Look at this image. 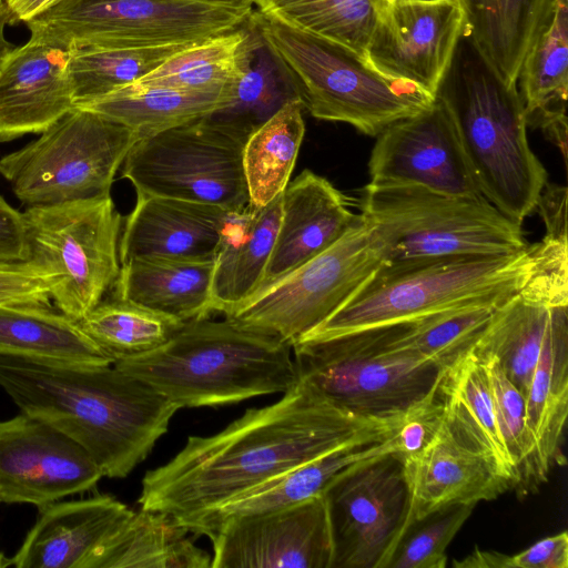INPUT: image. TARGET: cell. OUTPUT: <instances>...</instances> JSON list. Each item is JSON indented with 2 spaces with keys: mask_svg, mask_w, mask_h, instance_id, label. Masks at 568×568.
I'll use <instances>...</instances> for the list:
<instances>
[{
  "mask_svg": "<svg viewBox=\"0 0 568 568\" xmlns=\"http://www.w3.org/2000/svg\"><path fill=\"white\" fill-rule=\"evenodd\" d=\"M109 495L54 501L40 514L11 557L17 568H85L94 550L131 514Z\"/></svg>",
  "mask_w": 568,
  "mask_h": 568,
  "instance_id": "23",
  "label": "cell"
},
{
  "mask_svg": "<svg viewBox=\"0 0 568 568\" xmlns=\"http://www.w3.org/2000/svg\"><path fill=\"white\" fill-rule=\"evenodd\" d=\"M463 38L495 75L517 85L523 62L552 17L555 0H459Z\"/></svg>",
  "mask_w": 568,
  "mask_h": 568,
  "instance_id": "25",
  "label": "cell"
},
{
  "mask_svg": "<svg viewBox=\"0 0 568 568\" xmlns=\"http://www.w3.org/2000/svg\"><path fill=\"white\" fill-rule=\"evenodd\" d=\"M359 219L327 179L302 171L283 192L281 222L260 288L329 247Z\"/></svg>",
  "mask_w": 568,
  "mask_h": 568,
  "instance_id": "22",
  "label": "cell"
},
{
  "mask_svg": "<svg viewBox=\"0 0 568 568\" xmlns=\"http://www.w3.org/2000/svg\"><path fill=\"white\" fill-rule=\"evenodd\" d=\"M486 363L498 432L514 475L513 489L527 495L547 480L537 440L529 428L525 396L508 379L495 358Z\"/></svg>",
  "mask_w": 568,
  "mask_h": 568,
  "instance_id": "41",
  "label": "cell"
},
{
  "mask_svg": "<svg viewBox=\"0 0 568 568\" xmlns=\"http://www.w3.org/2000/svg\"><path fill=\"white\" fill-rule=\"evenodd\" d=\"M400 458L409 494L408 530L446 508L493 500L511 488L510 481L465 445L445 419L422 450Z\"/></svg>",
  "mask_w": 568,
  "mask_h": 568,
  "instance_id": "20",
  "label": "cell"
},
{
  "mask_svg": "<svg viewBox=\"0 0 568 568\" xmlns=\"http://www.w3.org/2000/svg\"><path fill=\"white\" fill-rule=\"evenodd\" d=\"M387 253L383 234L361 213L338 241L257 290L225 318L292 347L349 301L386 263Z\"/></svg>",
  "mask_w": 568,
  "mask_h": 568,
  "instance_id": "9",
  "label": "cell"
},
{
  "mask_svg": "<svg viewBox=\"0 0 568 568\" xmlns=\"http://www.w3.org/2000/svg\"><path fill=\"white\" fill-rule=\"evenodd\" d=\"M213 568H333L335 546L324 494L275 511L231 517L205 534Z\"/></svg>",
  "mask_w": 568,
  "mask_h": 568,
  "instance_id": "15",
  "label": "cell"
},
{
  "mask_svg": "<svg viewBox=\"0 0 568 568\" xmlns=\"http://www.w3.org/2000/svg\"><path fill=\"white\" fill-rule=\"evenodd\" d=\"M457 568H509V556L490 550H475L462 561H454Z\"/></svg>",
  "mask_w": 568,
  "mask_h": 568,
  "instance_id": "49",
  "label": "cell"
},
{
  "mask_svg": "<svg viewBox=\"0 0 568 568\" xmlns=\"http://www.w3.org/2000/svg\"><path fill=\"white\" fill-rule=\"evenodd\" d=\"M71 50L30 37L0 61V143L42 133L75 106Z\"/></svg>",
  "mask_w": 568,
  "mask_h": 568,
  "instance_id": "19",
  "label": "cell"
},
{
  "mask_svg": "<svg viewBox=\"0 0 568 568\" xmlns=\"http://www.w3.org/2000/svg\"><path fill=\"white\" fill-rule=\"evenodd\" d=\"M243 39L242 24L226 33L193 43L136 82L182 91L222 92L235 74Z\"/></svg>",
  "mask_w": 568,
  "mask_h": 568,
  "instance_id": "40",
  "label": "cell"
},
{
  "mask_svg": "<svg viewBox=\"0 0 568 568\" xmlns=\"http://www.w3.org/2000/svg\"><path fill=\"white\" fill-rule=\"evenodd\" d=\"M51 276L27 261L0 265V304L52 305Z\"/></svg>",
  "mask_w": 568,
  "mask_h": 568,
  "instance_id": "44",
  "label": "cell"
},
{
  "mask_svg": "<svg viewBox=\"0 0 568 568\" xmlns=\"http://www.w3.org/2000/svg\"><path fill=\"white\" fill-rule=\"evenodd\" d=\"M102 477L89 453L49 423L22 412L0 420V503L40 508Z\"/></svg>",
  "mask_w": 568,
  "mask_h": 568,
  "instance_id": "16",
  "label": "cell"
},
{
  "mask_svg": "<svg viewBox=\"0 0 568 568\" xmlns=\"http://www.w3.org/2000/svg\"><path fill=\"white\" fill-rule=\"evenodd\" d=\"M568 534L544 538L517 555L509 556V568H567Z\"/></svg>",
  "mask_w": 568,
  "mask_h": 568,
  "instance_id": "46",
  "label": "cell"
},
{
  "mask_svg": "<svg viewBox=\"0 0 568 568\" xmlns=\"http://www.w3.org/2000/svg\"><path fill=\"white\" fill-rule=\"evenodd\" d=\"M361 213L383 234L395 267L460 255L526 250L521 224L483 196L449 195L420 185L368 183Z\"/></svg>",
  "mask_w": 568,
  "mask_h": 568,
  "instance_id": "7",
  "label": "cell"
},
{
  "mask_svg": "<svg viewBox=\"0 0 568 568\" xmlns=\"http://www.w3.org/2000/svg\"><path fill=\"white\" fill-rule=\"evenodd\" d=\"M214 261L132 260L113 296L181 323L210 317Z\"/></svg>",
  "mask_w": 568,
  "mask_h": 568,
  "instance_id": "29",
  "label": "cell"
},
{
  "mask_svg": "<svg viewBox=\"0 0 568 568\" xmlns=\"http://www.w3.org/2000/svg\"><path fill=\"white\" fill-rule=\"evenodd\" d=\"M195 2H203L210 4H222V6H253L252 0H189Z\"/></svg>",
  "mask_w": 568,
  "mask_h": 568,
  "instance_id": "51",
  "label": "cell"
},
{
  "mask_svg": "<svg viewBox=\"0 0 568 568\" xmlns=\"http://www.w3.org/2000/svg\"><path fill=\"white\" fill-rule=\"evenodd\" d=\"M323 494L334 536L333 568H388L409 531V494L398 454L344 470Z\"/></svg>",
  "mask_w": 568,
  "mask_h": 568,
  "instance_id": "14",
  "label": "cell"
},
{
  "mask_svg": "<svg viewBox=\"0 0 568 568\" xmlns=\"http://www.w3.org/2000/svg\"><path fill=\"white\" fill-rule=\"evenodd\" d=\"M253 6L189 0H62L26 24L69 49L192 44L242 26Z\"/></svg>",
  "mask_w": 568,
  "mask_h": 568,
  "instance_id": "12",
  "label": "cell"
},
{
  "mask_svg": "<svg viewBox=\"0 0 568 568\" xmlns=\"http://www.w3.org/2000/svg\"><path fill=\"white\" fill-rule=\"evenodd\" d=\"M62 0H3L8 24L27 22Z\"/></svg>",
  "mask_w": 568,
  "mask_h": 568,
  "instance_id": "48",
  "label": "cell"
},
{
  "mask_svg": "<svg viewBox=\"0 0 568 568\" xmlns=\"http://www.w3.org/2000/svg\"><path fill=\"white\" fill-rule=\"evenodd\" d=\"M8 24V16L3 0H0V61L13 47L4 38V27Z\"/></svg>",
  "mask_w": 568,
  "mask_h": 568,
  "instance_id": "50",
  "label": "cell"
},
{
  "mask_svg": "<svg viewBox=\"0 0 568 568\" xmlns=\"http://www.w3.org/2000/svg\"><path fill=\"white\" fill-rule=\"evenodd\" d=\"M12 566L11 558H8L3 552L0 551V568Z\"/></svg>",
  "mask_w": 568,
  "mask_h": 568,
  "instance_id": "52",
  "label": "cell"
},
{
  "mask_svg": "<svg viewBox=\"0 0 568 568\" xmlns=\"http://www.w3.org/2000/svg\"><path fill=\"white\" fill-rule=\"evenodd\" d=\"M496 307L484 304L458 306L396 323L392 344L446 368L473 348Z\"/></svg>",
  "mask_w": 568,
  "mask_h": 568,
  "instance_id": "39",
  "label": "cell"
},
{
  "mask_svg": "<svg viewBox=\"0 0 568 568\" xmlns=\"http://www.w3.org/2000/svg\"><path fill=\"white\" fill-rule=\"evenodd\" d=\"M438 390L449 428L487 458L513 488L514 475L497 427L486 363L470 348L444 368Z\"/></svg>",
  "mask_w": 568,
  "mask_h": 568,
  "instance_id": "31",
  "label": "cell"
},
{
  "mask_svg": "<svg viewBox=\"0 0 568 568\" xmlns=\"http://www.w3.org/2000/svg\"><path fill=\"white\" fill-rule=\"evenodd\" d=\"M300 100L285 104L251 133L243 151L250 205L268 204L284 192L305 134Z\"/></svg>",
  "mask_w": 568,
  "mask_h": 568,
  "instance_id": "35",
  "label": "cell"
},
{
  "mask_svg": "<svg viewBox=\"0 0 568 568\" xmlns=\"http://www.w3.org/2000/svg\"><path fill=\"white\" fill-rule=\"evenodd\" d=\"M233 213L205 203L136 194L120 237V263L214 261Z\"/></svg>",
  "mask_w": 568,
  "mask_h": 568,
  "instance_id": "21",
  "label": "cell"
},
{
  "mask_svg": "<svg viewBox=\"0 0 568 568\" xmlns=\"http://www.w3.org/2000/svg\"><path fill=\"white\" fill-rule=\"evenodd\" d=\"M78 323L113 363L160 347L183 324L114 296L102 300Z\"/></svg>",
  "mask_w": 568,
  "mask_h": 568,
  "instance_id": "38",
  "label": "cell"
},
{
  "mask_svg": "<svg viewBox=\"0 0 568 568\" xmlns=\"http://www.w3.org/2000/svg\"><path fill=\"white\" fill-rule=\"evenodd\" d=\"M568 0H555L551 20L526 55L517 83L527 126L541 129L566 160Z\"/></svg>",
  "mask_w": 568,
  "mask_h": 568,
  "instance_id": "27",
  "label": "cell"
},
{
  "mask_svg": "<svg viewBox=\"0 0 568 568\" xmlns=\"http://www.w3.org/2000/svg\"><path fill=\"white\" fill-rule=\"evenodd\" d=\"M40 134L0 159V174L26 207L110 194L139 141L129 128L80 106Z\"/></svg>",
  "mask_w": 568,
  "mask_h": 568,
  "instance_id": "10",
  "label": "cell"
},
{
  "mask_svg": "<svg viewBox=\"0 0 568 568\" xmlns=\"http://www.w3.org/2000/svg\"><path fill=\"white\" fill-rule=\"evenodd\" d=\"M29 261L22 212L0 195V265Z\"/></svg>",
  "mask_w": 568,
  "mask_h": 568,
  "instance_id": "45",
  "label": "cell"
},
{
  "mask_svg": "<svg viewBox=\"0 0 568 568\" xmlns=\"http://www.w3.org/2000/svg\"><path fill=\"white\" fill-rule=\"evenodd\" d=\"M463 32L459 0H392L369 39L365 61L381 74L435 98Z\"/></svg>",
  "mask_w": 568,
  "mask_h": 568,
  "instance_id": "17",
  "label": "cell"
},
{
  "mask_svg": "<svg viewBox=\"0 0 568 568\" xmlns=\"http://www.w3.org/2000/svg\"><path fill=\"white\" fill-rule=\"evenodd\" d=\"M568 297L552 305L540 356L525 397L529 428L545 467L561 462L568 413Z\"/></svg>",
  "mask_w": 568,
  "mask_h": 568,
  "instance_id": "33",
  "label": "cell"
},
{
  "mask_svg": "<svg viewBox=\"0 0 568 568\" xmlns=\"http://www.w3.org/2000/svg\"><path fill=\"white\" fill-rule=\"evenodd\" d=\"M29 261L52 278L54 307L80 321L113 288L121 270L122 217L111 194L22 212Z\"/></svg>",
  "mask_w": 568,
  "mask_h": 568,
  "instance_id": "11",
  "label": "cell"
},
{
  "mask_svg": "<svg viewBox=\"0 0 568 568\" xmlns=\"http://www.w3.org/2000/svg\"><path fill=\"white\" fill-rule=\"evenodd\" d=\"M394 434L382 442L342 447L292 467L183 526L190 532L205 535L227 518L275 511L308 500L323 494L344 470L388 454H399Z\"/></svg>",
  "mask_w": 568,
  "mask_h": 568,
  "instance_id": "24",
  "label": "cell"
},
{
  "mask_svg": "<svg viewBox=\"0 0 568 568\" xmlns=\"http://www.w3.org/2000/svg\"><path fill=\"white\" fill-rule=\"evenodd\" d=\"M229 88L222 92H193L134 82L77 106L129 128L141 140L224 106L230 99Z\"/></svg>",
  "mask_w": 568,
  "mask_h": 568,
  "instance_id": "34",
  "label": "cell"
},
{
  "mask_svg": "<svg viewBox=\"0 0 568 568\" xmlns=\"http://www.w3.org/2000/svg\"><path fill=\"white\" fill-rule=\"evenodd\" d=\"M397 324L292 346L298 381L356 415L400 420L444 368L392 344Z\"/></svg>",
  "mask_w": 568,
  "mask_h": 568,
  "instance_id": "8",
  "label": "cell"
},
{
  "mask_svg": "<svg viewBox=\"0 0 568 568\" xmlns=\"http://www.w3.org/2000/svg\"><path fill=\"white\" fill-rule=\"evenodd\" d=\"M539 252L540 242L514 254L460 255L382 266L349 301L300 342L407 322L452 307L499 306L528 281Z\"/></svg>",
  "mask_w": 568,
  "mask_h": 568,
  "instance_id": "5",
  "label": "cell"
},
{
  "mask_svg": "<svg viewBox=\"0 0 568 568\" xmlns=\"http://www.w3.org/2000/svg\"><path fill=\"white\" fill-rule=\"evenodd\" d=\"M251 19L287 70L303 108L316 119L377 136L435 100L412 83L381 74L346 47L273 13L253 9Z\"/></svg>",
  "mask_w": 568,
  "mask_h": 568,
  "instance_id": "6",
  "label": "cell"
},
{
  "mask_svg": "<svg viewBox=\"0 0 568 568\" xmlns=\"http://www.w3.org/2000/svg\"><path fill=\"white\" fill-rule=\"evenodd\" d=\"M291 346L275 335L209 317L183 323L148 353L114 362L182 407L286 393L298 382Z\"/></svg>",
  "mask_w": 568,
  "mask_h": 568,
  "instance_id": "3",
  "label": "cell"
},
{
  "mask_svg": "<svg viewBox=\"0 0 568 568\" xmlns=\"http://www.w3.org/2000/svg\"><path fill=\"white\" fill-rule=\"evenodd\" d=\"M190 530L165 513L132 510L94 550L85 568H207L211 559Z\"/></svg>",
  "mask_w": 568,
  "mask_h": 568,
  "instance_id": "30",
  "label": "cell"
},
{
  "mask_svg": "<svg viewBox=\"0 0 568 568\" xmlns=\"http://www.w3.org/2000/svg\"><path fill=\"white\" fill-rule=\"evenodd\" d=\"M400 420L356 415L298 381L268 406L250 408L223 430L190 436L142 480V509L182 525L292 467L353 445L382 442Z\"/></svg>",
  "mask_w": 568,
  "mask_h": 568,
  "instance_id": "1",
  "label": "cell"
},
{
  "mask_svg": "<svg viewBox=\"0 0 568 568\" xmlns=\"http://www.w3.org/2000/svg\"><path fill=\"white\" fill-rule=\"evenodd\" d=\"M368 173L372 184H410L449 195L481 196L453 119L436 97L429 108L377 135Z\"/></svg>",
  "mask_w": 568,
  "mask_h": 568,
  "instance_id": "18",
  "label": "cell"
},
{
  "mask_svg": "<svg viewBox=\"0 0 568 568\" xmlns=\"http://www.w3.org/2000/svg\"><path fill=\"white\" fill-rule=\"evenodd\" d=\"M476 505H458L439 511L437 518L399 544L388 568H444L446 549Z\"/></svg>",
  "mask_w": 568,
  "mask_h": 568,
  "instance_id": "42",
  "label": "cell"
},
{
  "mask_svg": "<svg viewBox=\"0 0 568 568\" xmlns=\"http://www.w3.org/2000/svg\"><path fill=\"white\" fill-rule=\"evenodd\" d=\"M388 1H392V0H388ZM398 1L435 2V1H443V0H398Z\"/></svg>",
  "mask_w": 568,
  "mask_h": 568,
  "instance_id": "53",
  "label": "cell"
},
{
  "mask_svg": "<svg viewBox=\"0 0 568 568\" xmlns=\"http://www.w3.org/2000/svg\"><path fill=\"white\" fill-rule=\"evenodd\" d=\"M247 135L204 115L139 140L122 174L136 194L242 212L250 206L243 168Z\"/></svg>",
  "mask_w": 568,
  "mask_h": 568,
  "instance_id": "13",
  "label": "cell"
},
{
  "mask_svg": "<svg viewBox=\"0 0 568 568\" xmlns=\"http://www.w3.org/2000/svg\"><path fill=\"white\" fill-rule=\"evenodd\" d=\"M439 383L404 414L395 430L400 457L422 450L440 427L444 420V406L438 390Z\"/></svg>",
  "mask_w": 568,
  "mask_h": 568,
  "instance_id": "43",
  "label": "cell"
},
{
  "mask_svg": "<svg viewBox=\"0 0 568 568\" xmlns=\"http://www.w3.org/2000/svg\"><path fill=\"white\" fill-rule=\"evenodd\" d=\"M0 355L85 365L113 364L78 321L52 305L0 304Z\"/></svg>",
  "mask_w": 568,
  "mask_h": 568,
  "instance_id": "32",
  "label": "cell"
},
{
  "mask_svg": "<svg viewBox=\"0 0 568 568\" xmlns=\"http://www.w3.org/2000/svg\"><path fill=\"white\" fill-rule=\"evenodd\" d=\"M283 193L268 204L233 213L214 258L212 313L224 315L261 286L282 216Z\"/></svg>",
  "mask_w": 568,
  "mask_h": 568,
  "instance_id": "26",
  "label": "cell"
},
{
  "mask_svg": "<svg viewBox=\"0 0 568 568\" xmlns=\"http://www.w3.org/2000/svg\"><path fill=\"white\" fill-rule=\"evenodd\" d=\"M436 98L453 119L481 196L521 224L548 175L528 143L517 85L501 82L462 38Z\"/></svg>",
  "mask_w": 568,
  "mask_h": 568,
  "instance_id": "4",
  "label": "cell"
},
{
  "mask_svg": "<svg viewBox=\"0 0 568 568\" xmlns=\"http://www.w3.org/2000/svg\"><path fill=\"white\" fill-rule=\"evenodd\" d=\"M243 29L229 102L207 116L250 136L285 104L300 99L287 70L251 14Z\"/></svg>",
  "mask_w": 568,
  "mask_h": 568,
  "instance_id": "28",
  "label": "cell"
},
{
  "mask_svg": "<svg viewBox=\"0 0 568 568\" xmlns=\"http://www.w3.org/2000/svg\"><path fill=\"white\" fill-rule=\"evenodd\" d=\"M189 45L70 49L69 74L75 106L141 80Z\"/></svg>",
  "mask_w": 568,
  "mask_h": 568,
  "instance_id": "37",
  "label": "cell"
},
{
  "mask_svg": "<svg viewBox=\"0 0 568 568\" xmlns=\"http://www.w3.org/2000/svg\"><path fill=\"white\" fill-rule=\"evenodd\" d=\"M0 387L22 413L82 446L109 478H124L142 463L180 409L114 364L0 355Z\"/></svg>",
  "mask_w": 568,
  "mask_h": 568,
  "instance_id": "2",
  "label": "cell"
},
{
  "mask_svg": "<svg viewBox=\"0 0 568 568\" xmlns=\"http://www.w3.org/2000/svg\"><path fill=\"white\" fill-rule=\"evenodd\" d=\"M296 27L337 42L365 61L369 39L388 0H252ZM366 62V61H365Z\"/></svg>",
  "mask_w": 568,
  "mask_h": 568,
  "instance_id": "36",
  "label": "cell"
},
{
  "mask_svg": "<svg viewBox=\"0 0 568 568\" xmlns=\"http://www.w3.org/2000/svg\"><path fill=\"white\" fill-rule=\"evenodd\" d=\"M536 209L546 226L545 237L567 242V189L558 184L546 183Z\"/></svg>",
  "mask_w": 568,
  "mask_h": 568,
  "instance_id": "47",
  "label": "cell"
}]
</instances>
